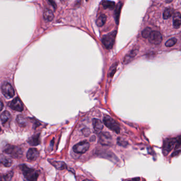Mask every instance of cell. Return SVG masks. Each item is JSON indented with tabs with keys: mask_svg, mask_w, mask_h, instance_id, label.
Listing matches in <instances>:
<instances>
[{
	"mask_svg": "<svg viewBox=\"0 0 181 181\" xmlns=\"http://www.w3.org/2000/svg\"><path fill=\"white\" fill-rule=\"evenodd\" d=\"M86 1H88V0H86Z\"/></svg>",
	"mask_w": 181,
	"mask_h": 181,
	"instance_id": "obj_37",
	"label": "cell"
},
{
	"mask_svg": "<svg viewBox=\"0 0 181 181\" xmlns=\"http://www.w3.org/2000/svg\"><path fill=\"white\" fill-rule=\"evenodd\" d=\"M176 144V138L167 139L164 142L163 146V153L166 156L171 151Z\"/></svg>",
	"mask_w": 181,
	"mask_h": 181,
	"instance_id": "obj_6",
	"label": "cell"
},
{
	"mask_svg": "<svg viewBox=\"0 0 181 181\" xmlns=\"http://www.w3.org/2000/svg\"><path fill=\"white\" fill-rule=\"evenodd\" d=\"M3 108V103L1 100H0V112L2 110Z\"/></svg>",
	"mask_w": 181,
	"mask_h": 181,
	"instance_id": "obj_32",
	"label": "cell"
},
{
	"mask_svg": "<svg viewBox=\"0 0 181 181\" xmlns=\"http://www.w3.org/2000/svg\"><path fill=\"white\" fill-rule=\"evenodd\" d=\"M83 181H96L92 180H88V179H86L85 180H84Z\"/></svg>",
	"mask_w": 181,
	"mask_h": 181,
	"instance_id": "obj_35",
	"label": "cell"
},
{
	"mask_svg": "<svg viewBox=\"0 0 181 181\" xmlns=\"http://www.w3.org/2000/svg\"><path fill=\"white\" fill-rule=\"evenodd\" d=\"M39 156V152L36 148H30L26 153V158L29 160L34 161L38 158Z\"/></svg>",
	"mask_w": 181,
	"mask_h": 181,
	"instance_id": "obj_10",
	"label": "cell"
},
{
	"mask_svg": "<svg viewBox=\"0 0 181 181\" xmlns=\"http://www.w3.org/2000/svg\"><path fill=\"white\" fill-rule=\"evenodd\" d=\"M137 54V52L136 50H132L125 57V58L123 60L124 63L128 64L130 62H131L132 59L134 58L135 56H136Z\"/></svg>",
	"mask_w": 181,
	"mask_h": 181,
	"instance_id": "obj_19",
	"label": "cell"
},
{
	"mask_svg": "<svg viewBox=\"0 0 181 181\" xmlns=\"http://www.w3.org/2000/svg\"><path fill=\"white\" fill-rule=\"evenodd\" d=\"M122 3L121 2H119L115 6V23L118 24L120 18V15L121 13V11L122 9Z\"/></svg>",
	"mask_w": 181,
	"mask_h": 181,
	"instance_id": "obj_15",
	"label": "cell"
},
{
	"mask_svg": "<svg viewBox=\"0 0 181 181\" xmlns=\"http://www.w3.org/2000/svg\"><path fill=\"white\" fill-rule=\"evenodd\" d=\"M181 153V150H178V151H176V152H174V153L172 154V156L173 157V156H178V155H179Z\"/></svg>",
	"mask_w": 181,
	"mask_h": 181,
	"instance_id": "obj_31",
	"label": "cell"
},
{
	"mask_svg": "<svg viewBox=\"0 0 181 181\" xmlns=\"http://www.w3.org/2000/svg\"><path fill=\"white\" fill-rule=\"evenodd\" d=\"M117 33V31L115 30L102 37V43L106 49H110L112 48L115 42Z\"/></svg>",
	"mask_w": 181,
	"mask_h": 181,
	"instance_id": "obj_2",
	"label": "cell"
},
{
	"mask_svg": "<svg viewBox=\"0 0 181 181\" xmlns=\"http://www.w3.org/2000/svg\"><path fill=\"white\" fill-rule=\"evenodd\" d=\"M43 18L47 22H50L54 18V14L53 11L50 9H46L43 12Z\"/></svg>",
	"mask_w": 181,
	"mask_h": 181,
	"instance_id": "obj_16",
	"label": "cell"
},
{
	"mask_svg": "<svg viewBox=\"0 0 181 181\" xmlns=\"http://www.w3.org/2000/svg\"><path fill=\"white\" fill-rule=\"evenodd\" d=\"M173 24L175 29H178L181 25V14L179 12H175L173 14Z\"/></svg>",
	"mask_w": 181,
	"mask_h": 181,
	"instance_id": "obj_11",
	"label": "cell"
},
{
	"mask_svg": "<svg viewBox=\"0 0 181 181\" xmlns=\"http://www.w3.org/2000/svg\"><path fill=\"white\" fill-rule=\"evenodd\" d=\"M23 176L28 181H37L39 176V172L33 168L28 167L26 165L21 166Z\"/></svg>",
	"mask_w": 181,
	"mask_h": 181,
	"instance_id": "obj_1",
	"label": "cell"
},
{
	"mask_svg": "<svg viewBox=\"0 0 181 181\" xmlns=\"http://www.w3.org/2000/svg\"><path fill=\"white\" fill-rule=\"evenodd\" d=\"M111 140L112 137L108 132L103 133L100 136V142L102 145H109L110 144Z\"/></svg>",
	"mask_w": 181,
	"mask_h": 181,
	"instance_id": "obj_12",
	"label": "cell"
},
{
	"mask_svg": "<svg viewBox=\"0 0 181 181\" xmlns=\"http://www.w3.org/2000/svg\"><path fill=\"white\" fill-rule=\"evenodd\" d=\"M90 147L89 143L87 142H80L73 147V150L77 154H84L89 150Z\"/></svg>",
	"mask_w": 181,
	"mask_h": 181,
	"instance_id": "obj_7",
	"label": "cell"
},
{
	"mask_svg": "<svg viewBox=\"0 0 181 181\" xmlns=\"http://www.w3.org/2000/svg\"><path fill=\"white\" fill-rule=\"evenodd\" d=\"M181 145V136L178 137V138H176V144H175V148H177L179 147Z\"/></svg>",
	"mask_w": 181,
	"mask_h": 181,
	"instance_id": "obj_29",
	"label": "cell"
},
{
	"mask_svg": "<svg viewBox=\"0 0 181 181\" xmlns=\"http://www.w3.org/2000/svg\"><path fill=\"white\" fill-rule=\"evenodd\" d=\"M173 1V0H165V2H166V3H169L172 2Z\"/></svg>",
	"mask_w": 181,
	"mask_h": 181,
	"instance_id": "obj_34",
	"label": "cell"
},
{
	"mask_svg": "<svg viewBox=\"0 0 181 181\" xmlns=\"http://www.w3.org/2000/svg\"><path fill=\"white\" fill-rule=\"evenodd\" d=\"M3 151L5 153L10 155L13 158H18L22 154L21 148L13 145H7Z\"/></svg>",
	"mask_w": 181,
	"mask_h": 181,
	"instance_id": "obj_4",
	"label": "cell"
},
{
	"mask_svg": "<svg viewBox=\"0 0 181 181\" xmlns=\"http://www.w3.org/2000/svg\"><path fill=\"white\" fill-rule=\"evenodd\" d=\"M106 21V16L105 14H102L99 16L96 20V24L99 27L103 26Z\"/></svg>",
	"mask_w": 181,
	"mask_h": 181,
	"instance_id": "obj_21",
	"label": "cell"
},
{
	"mask_svg": "<svg viewBox=\"0 0 181 181\" xmlns=\"http://www.w3.org/2000/svg\"><path fill=\"white\" fill-rule=\"evenodd\" d=\"M103 123L109 129L119 134L120 132V128L118 123L109 116H105L103 118Z\"/></svg>",
	"mask_w": 181,
	"mask_h": 181,
	"instance_id": "obj_3",
	"label": "cell"
},
{
	"mask_svg": "<svg viewBox=\"0 0 181 181\" xmlns=\"http://www.w3.org/2000/svg\"><path fill=\"white\" fill-rule=\"evenodd\" d=\"M1 128H0V132H1Z\"/></svg>",
	"mask_w": 181,
	"mask_h": 181,
	"instance_id": "obj_36",
	"label": "cell"
},
{
	"mask_svg": "<svg viewBox=\"0 0 181 181\" xmlns=\"http://www.w3.org/2000/svg\"><path fill=\"white\" fill-rule=\"evenodd\" d=\"M117 64H115L114 65H113V66H112L111 68L110 69V73H109V74H110V76H113V75L115 74V71H116V69H117Z\"/></svg>",
	"mask_w": 181,
	"mask_h": 181,
	"instance_id": "obj_28",
	"label": "cell"
},
{
	"mask_svg": "<svg viewBox=\"0 0 181 181\" xmlns=\"http://www.w3.org/2000/svg\"><path fill=\"white\" fill-rule=\"evenodd\" d=\"M92 123L94 131L98 134L100 133L103 128V124L102 121L98 119H93Z\"/></svg>",
	"mask_w": 181,
	"mask_h": 181,
	"instance_id": "obj_13",
	"label": "cell"
},
{
	"mask_svg": "<svg viewBox=\"0 0 181 181\" xmlns=\"http://www.w3.org/2000/svg\"><path fill=\"white\" fill-rule=\"evenodd\" d=\"M17 121L21 127H24L26 125L27 120L23 115H19L17 117Z\"/></svg>",
	"mask_w": 181,
	"mask_h": 181,
	"instance_id": "obj_25",
	"label": "cell"
},
{
	"mask_svg": "<svg viewBox=\"0 0 181 181\" xmlns=\"http://www.w3.org/2000/svg\"><path fill=\"white\" fill-rule=\"evenodd\" d=\"M177 43V39L175 38H172L168 40L166 43H165V46L167 47H171L173 46H174Z\"/></svg>",
	"mask_w": 181,
	"mask_h": 181,
	"instance_id": "obj_27",
	"label": "cell"
},
{
	"mask_svg": "<svg viewBox=\"0 0 181 181\" xmlns=\"http://www.w3.org/2000/svg\"><path fill=\"white\" fill-rule=\"evenodd\" d=\"M149 41L152 44L158 45L162 41L163 37L161 33L157 31H152L148 38Z\"/></svg>",
	"mask_w": 181,
	"mask_h": 181,
	"instance_id": "obj_8",
	"label": "cell"
},
{
	"mask_svg": "<svg viewBox=\"0 0 181 181\" xmlns=\"http://www.w3.org/2000/svg\"><path fill=\"white\" fill-rule=\"evenodd\" d=\"M13 176L12 171L7 173L6 174H0V181H11Z\"/></svg>",
	"mask_w": 181,
	"mask_h": 181,
	"instance_id": "obj_23",
	"label": "cell"
},
{
	"mask_svg": "<svg viewBox=\"0 0 181 181\" xmlns=\"http://www.w3.org/2000/svg\"><path fill=\"white\" fill-rule=\"evenodd\" d=\"M10 118H11V114L10 112L7 111H5L4 112H3L1 115V117H0L1 121L3 125L7 122L10 120Z\"/></svg>",
	"mask_w": 181,
	"mask_h": 181,
	"instance_id": "obj_22",
	"label": "cell"
},
{
	"mask_svg": "<svg viewBox=\"0 0 181 181\" xmlns=\"http://www.w3.org/2000/svg\"><path fill=\"white\" fill-rule=\"evenodd\" d=\"M47 1L48 2V3L54 7V9H56V7H57V5H56L55 0H47Z\"/></svg>",
	"mask_w": 181,
	"mask_h": 181,
	"instance_id": "obj_30",
	"label": "cell"
},
{
	"mask_svg": "<svg viewBox=\"0 0 181 181\" xmlns=\"http://www.w3.org/2000/svg\"><path fill=\"white\" fill-rule=\"evenodd\" d=\"M49 161L55 168L59 170H63L67 168V165L63 161H50V160H49Z\"/></svg>",
	"mask_w": 181,
	"mask_h": 181,
	"instance_id": "obj_18",
	"label": "cell"
},
{
	"mask_svg": "<svg viewBox=\"0 0 181 181\" xmlns=\"http://www.w3.org/2000/svg\"><path fill=\"white\" fill-rule=\"evenodd\" d=\"M9 105L11 109L14 111L18 112H21L23 111V105L22 102L18 97L13 99L12 101L10 102Z\"/></svg>",
	"mask_w": 181,
	"mask_h": 181,
	"instance_id": "obj_9",
	"label": "cell"
},
{
	"mask_svg": "<svg viewBox=\"0 0 181 181\" xmlns=\"http://www.w3.org/2000/svg\"><path fill=\"white\" fill-rule=\"evenodd\" d=\"M0 164L6 167H9L12 164V160L3 155L0 156Z\"/></svg>",
	"mask_w": 181,
	"mask_h": 181,
	"instance_id": "obj_17",
	"label": "cell"
},
{
	"mask_svg": "<svg viewBox=\"0 0 181 181\" xmlns=\"http://www.w3.org/2000/svg\"><path fill=\"white\" fill-rule=\"evenodd\" d=\"M28 143L31 146H37L40 144L39 135H34L28 140Z\"/></svg>",
	"mask_w": 181,
	"mask_h": 181,
	"instance_id": "obj_20",
	"label": "cell"
},
{
	"mask_svg": "<svg viewBox=\"0 0 181 181\" xmlns=\"http://www.w3.org/2000/svg\"><path fill=\"white\" fill-rule=\"evenodd\" d=\"M1 90L4 96L7 99L12 98L15 94L13 87L9 83H4L1 87Z\"/></svg>",
	"mask_w": 181,
	"mask_h": 181,
	"instance_id": "obj_5",
	"label": "cell"
},
{
	"mask_svg": "<svg viewBox=\"0 0 181 181\" xmlns=\"http://www.w3.org/2000/svg\"><path fill=\"white\" fill-rule=\"evenodd\" d=\"M152 32V29L149 27H147L142 31V36L144 38H148Z\"/></svg>",
	"mask_w": 181,
	"mask_h": 181,
	"instance_id": "obj_26",
	"label": "cell"
},
{
	"mask_svg": "<svg viewBox=\"0 0 181 181\" xmlns=\"http://www.w3.org/2000/svg\"><path fill=\"white\" fill-rule=\"evenodd\" d=\"M174 14V9L172 7H167L163 13V17L164 19H168L170 17H171Z\"/></svg>",
	"mask_w": 181,
	"mask_h": 181,
	"instance_id": "obj_24",
	"label": "cell"
},
{
	"mask_svg": "<svg viewBox=\"0 0 181 181\" xmlns=\"http://www.w3.org/2000/svg\"><path fill=\"white\" fill-rule=\"evenodd\" d=\"M101 4L105 9L113 10L116 6L115 2L109 0H102Z\"/></svg>",
	"mask_w": 181,
	"mask_h": 181,
	"instance_id": "obj_14",
	"label": "cell"
},
{
	"mask_svg": "<svg viewBox=\"0 0 181 181\" xmlns=\"http://www.w3.org/2000/svg\"><path fill=\"white\" fill-rule=\"evenodd\" d=\"M140 180V178H132L130 180H129L127 181H139Z\"/></svg>",
	"mask_w": 181,
	"mask_h": 181,
	"instance_id": "obj_33",
	"label": "cell"
}]
</instances>
